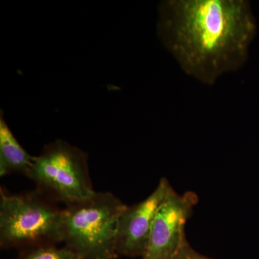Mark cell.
<instances>
[{
    "label": "cell",
    "instance_id": "obj_1",
    "mask_svg": "<svg viewBox=\"0 0 259 259\" xmlns=\"http://www.w3.org/2000/svg\"><path fill=\"white\" fill-rule=\"evenodd\" d=\"M157 34L184 72L212 86L241 69L256 24L245 0H163Z\"/></svg>",
    "mask_w": 259,
    "mask_h": 259
},
{
    "label": "cell",
    "instance_id": "obj_2",
    "mask_svg": "<svg viewBox=\"0 0 259 259\" xmlns=\"http://www.w3.org/2000/svg\"><path fill=\"white\" fill-rule=\"evenodd\" d=\"M38 190L8 194L0 189V245L33 248L64 242V208Z\"/></svg>",
    "mask_w": 259,
    "mask_h": 259
},
{
    "label": "cell",
    "instance_id": "obj_3",
    "mask_svg": "<svg viewBox=\"0 0 259 259\" xmlns=\"http://www.w3.org/2000/svg\"><path fill=\"white\" fill-rule=\"evenodd\" d=\"M126 204L110 192L64 208V242L81 259H115L117 225Z\"/></svg>",
    "mask_w": 259,
    "mask_h": 259
},
{
    "label": "cell",
    "instance_id": "obj_4",
    "mask_svg": "<svg viewBox=\"0 0 259 259\" xmlns=\"http://www.w3.org/2000/svg\"><path fill=\"white\" fill-rule=\"evenodd\" d=\"M27 177L33 181L39 192L66 206L96 193L90 178L88 154L62 140L44 146L40 154L34 158Z\"/></svg>",
    "mask_w": 259,
    "mask_h": 259
},
{
    "label": "cell",
    "instance_id": "obj_5",
    "mask_svg": "<svg viewBox=\"0 0 259 259\" xmlns=\"http://www.w3.org/2000/svg\"><path fill=\"white\" fill-rule=\"evenodd\" d=\"M199 202L197 194L172 190L158 210L142 259H171L187 241L185 225Z\"/></svg>",
    "mask_w": 259,
    "mask_h": 259
},
{
    "label": "cell",
    "instance_id": "obj_6",
    "mask_svg": "<svg viewBox=\"0 0 259 259\" xmlns=\"http://www.w3.org/2000/svg\"><path fill=\"white\" fill-rule=\"evenodd\" d=\"M172 190L171 184L163 177L147 198L134 205L126 206L117 225V255L144 256L158 210Z\"/></svg>",
    "mask_w": 259,
    "mask_h": 259
},
{
    "label": "cell",
    "instance_id": "obj_7",
    "mask_svg": "<svg viewBox=\"0 0 259 259\" xmlns=\"http://www.w3.org/2000/svg\"><path fill=\"white\" fill-rule=\"evenodd\" d=\"M35 156L24 149L0 114V176L20 173L28 176Z\"/></svg>",
    "mask_w": 259,
    "mask_h": 259
},
{
    "label": "cell",
    "instance_id": "obj_8",
    "mask_svg": "<svg viewBox=\"0 0 259 259\" xmlns=\"http://www.w3.org/2000/svg\"><path fill=\"white\" fill-rule=\"evenodd\" d=\"M19 259H81L68 247L59 248L55 245H41L28 248Z\"/></svg>",
    "mask_w": 259,
    "mask_h": 259
},
{
    "label": "cell",
    "instance_id": "obj_9",
    "mask_svg": "<svg viewBox=\"0 0 259 259\" xmlns=\"http://www.w3.org/2000/svg\"><path fill=\"white\" fill-rule=\"evenodd\" d=\"M171 259H215L209 258L196 251L190 245L188 241H186L181 247L180 249L177 252Z\"/></svg>",
    "mask_w": 259,
    "mask_h": 259
}]
</instances>
